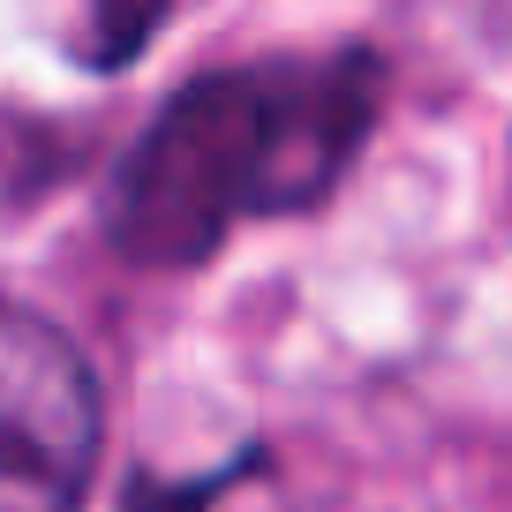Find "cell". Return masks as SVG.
Wrapping results in <instances>:
<instances>
[{"label": "cell", "mask_w": 512, "mask_h": 512, "mask_svg": "<svg viewBox=\"0 0 512 512\" xmlns=\"http://www.w3.org/2000/svg\"><path fill=\"white\" fill-rule=\"evenodd\" d=\"M377 98L384 68L362 46L196 76L113 174V249L136 264H196L234 226L324 204L369 144Z\"/></svg>", "instance_id": "cell-1"}, {"label": "cell", "mask_w": 512, "mask_h": 512, "mask_svg": "<svg viewBox=\"0 0 512 512\" xmlns=\"http://www.w3.org/2000/svg\"><path fill=\"white\" fill-rule=\"evenodd\" d=\"M98 460V384L46 317L0 302V512H76Z\"/></svg>", "instance_id": "cell-2"}, {"label": "cell", "mask_w": 512, "mask_h": 512, "mask_svg": "<svg viewBox=\"0 0 512 512\" xmlns=\"http://www.w3.org/2000/svg\"><path fill=\"white\" fill-rule=\"evenodd\" d=\"M226 482H234L226 467L219 475H196V482H144V490L128 497V512H211L226 497Z\"/></svg>", "instance_id": "cell-3"}]
</instances>
